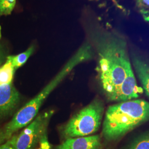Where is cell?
<instances>
[{
    "label": "cell",
    "instance_id": "obj_1",
    "mask_svg": "<svg viewBox=\"0 0 149 149\" xmlns=\"http://www.w3.org/2000/svg\"><path fill=\"white\" fill-rule=\"evenodd\" d=\"M98 54L97 71L103 91L110 101H115L118 92L132 66L125 38L116 31L96 32L92 34Z\"/></svg>",
    "mask_w": 149,
    "mask_h": 149
},
{
    "label": "cell",
    "instance_id": "obj_2",
    "mask_svg": "<svg viewBox=\"0 0 149 149\" xmlns=\"http://www.w3.org/2000/svg\"><path fill=\"white\" fill-rule=\"evenodd\" d=\"M149 120V102L142 99L119 102L107 108L102 135L107 141H115Z\"/></svg>",
    "mask_w": 149,
    "mask_h": 149
},
{
    "label": "cell",
    "instance_id": "obj_3",
    "mask_svg": "<svg viewBox=\"0 0 149 149\" xmlns=\"http://www.w3.org/2000/svg\"><path fill=\"white\" fill-rule=\"evenodd\" d=\"M92 52L90 45L84 46L70 60L47 86H46L37 96L28 102L17 112L4 128V133L6 140H8L20 129L27 126L37 116L38 113L45 100L49 94L58 86L64 78L69 74L76 65L90 59Z\"/></svg>",
    "mask_w": 149,
    "mask_h": 149
},
{
    "label": "cell",
    "instance_id": "obj_4",
    "mask_svg": "<svg viewBox=\"0 0 149 149\" xmlns=\"http://www.w3.org/2000/svg\"><path fill=\"white\" fill-rule=\"evenodd\" d=\"M104 111L103 102L95 99L70 119L63 130L64 137H84L95 133L101 126Z\"/></svg>",
    "mask_w": 149,
    "mask_h": 149
},
{
    "label": "cell",
    "instance_id": "obj_5",
    "mask_svg": "<svg viewBox=\"0 0 149 149\" xmlns=\"http://www.w3.org/2000/svg\"><path fill=\"white\" fill-rule=\"evenodd\" d=\"M53 111L40 114L21 133L17 135L15 149H34L47 134L49 122L53 114Z\"/></svg>",
    "mask_w": 149,
    "mask_h": 149
},
{
    "label": "cell",
    "instance_id": "obj_6",
    "mask_svg": "<svg viewBox=\"0 0 149 149\" xmlns=\"http://www.w3.org/2000/svg\"><path fill=\"white\" fill-rule=\"evenodd\" d=\"M141 90L137 85L136 79L132 66L127 70L125 79L120 86L115 101H127L135 100L139 97Z\"/></svg>",
    "mask_w": 149,
    "mask_h": 149
},
{
    "label": "cell",
    "instance_id": "obj_7",
    "mask_svg": "<svg viewBox=\"0 0 149 149\" xmlns=\"http://www.w3.org/2000/svg\"><path fill=\"white\" fill-rule=\"evenodd\" d=\"M19 100V93L12 83L0 86V116L13 111Z\"/></svg>",
    "mask_w": 149,
    "mask_h": 149
},
{
    "label": "cell",
    "instance_id": "obj_8",
    "mask_svg": "<svg viewBox=\"0 0 149 149\" xmlns=\"http://www.w3.org/2000/svg\"><path fill=\"white\" fill-rule=\"evenodd\" d=\"M101 138L99 135L66 139L55 149H102Z\"/></svg>",
    "mask_w": 149,
    "mask_h": 149
},
{
    "label": "cell",
    "instance_id": "obj_9",
    "mask_svg": "<svg viewBox=\"0 0 149 149\" xmlns=\"http://www.w3.org/2000/svg\"><path fill=\"white\" fill-rule=\"evenodd\" d=\"M131 58L135 73L149 98V60L135 52H131Z\"/></svg>",
    "mask_w": 149,
    "mask_h": 149
},
{
    "label": "cell",
    "instance_id": "obj_10",
    "mask_svg": "<svg viewBox=\"0 0 149 149\" xmlns=\"http://www.w3.org/2000/svg\"><path fill=\"white\" fill-rule=\"evenodd\" d=\"M15 70L11 61L7 59L5 64L0 68V86L12 83Z\"/></svg>",
    "mask_w": 149,
    "mask_h": 149
},
{
    "label": "cell",
    "instance_id": "obj_11",
    "mask_svg": "<svg viewBox=\"0 0 149 149\" xmlns=\"http://www.w3.org/2000/svg\"><path fill=\"white\" fill-rule=\"evenodd\" d=\"M34 50V47L32 46L28 48L27 50L22 53L15 56H9L7 57V59L9 60L12 64L15 70L19 68L23 65L26 63L27 60L32 55Z\"/></svg>",
    "mask_w": 149,
    "mask_h": 149
},
{
    "label": "cell",
    "instance_id": "obj_12",
    "mask_svg": "<svg viewBox=\"0 0 149 149\" xmlns=\"http://www.w3.org/2000/svg\"><path fill=\"white\" fill-rule=\"evenodd\" d=\"M125 149H149V131L134 139Z\"/></svg>",
    "mask_w": 149,
    "mask_h": 149
},
{
    "label": "cell",
    "instance_id": "obj_13",
    "mask_svg": "<svg viewBox=\"0 0 149 149\" xmlns=\"http://www.w3.org/2000/svg\"><path fill=\"white\" fill-rule=\"evenodd\" d=\"M16 2V0H0V16L10 15Z\"/></svg>",
    "mask_w": 149,
    "mask_h": 149
},
{
    "label": "cell",
    "instance_id": "obj_14",
    "mask_svg": "<svg viewBox=\"0 0 149 149\" xmlns=\"http://www.w3.org/2000/svg\"><path fill=\"white\" fill-rule=\"evenodd\" d=\"M136 6L143 16L149 15V0H135Z\"/></svg>",
    "mask_w": 149,
    "mask_h": 149
},
{
    "label": "cell",
    "instance_id": "obj_15",
    "mask_svg": "<svg viewBox=\"0 0 149 149\" xmlns=\"http://www.w3.org/2000/svg\"><path fill=\"white\" fill-rule=\"evenodd\" d=\"M17 134L13 135L3 144L0 145V149H15Z\"/></svg>",
    "mask_w": 149,
    "mask_h": 149
},
{
    "label": "cell",
    "instance_id": "obj_16",
    "mask_svg": "<svg viewBox=\"0 0 149 149\" xmlns=\"http://www.w3.org/2000/svg\"><path fill=\"white\" fill-rule=\"evenodd\" d=\"M40 149H51V146L48 142L47 134L45 135L40 141Z\"/></svg>",
    "mask_w": 149,
    "mask_h": 149
},
{
    "label": "cell",
    "instance_id": "obj_17",
    "mask_svg": "<svg viewBox=\"0 0 149 149\" xmlns=\"http://www.w3.org/2000/svg\"><path fill=\"white\" fill-rule=\"evenodd\" d=\"M6 140V138L5 135L4 133V130L3 129H0V145L2 144V143H3Z\"/></svg>",
    "mask_w": 149,
    "mask_h": 149
},
{
    "label": "cell",
    "instance_id": "obj_18",
    "mask_svg": "<svg viewBox=\"0 0 149 149\" xmlns=\"http://www.w3.org/2000/svg\"><path fill=\"white\" fill-rule=\"evenodd\" d=\"M144 20L147 22H148L149 23V15H147V16H144Z\"/></svg>",
    "mask_w": 149,
    "mask_h": 149
},
{
    "label": "cell",
    "instance_id": "obj_19",
    "mask_svg": "<svg viewBox=\"0 0 149 149\" xmlns=\"http://www.w3.org/2000/svg\"><path fill=\"white\" fill-rule=\"evenodd\" d=\"M1 26H0V39H1Z\"/></svg>",
    "mask_w": 149,
    "mask_h": 149
}]
</instances>
